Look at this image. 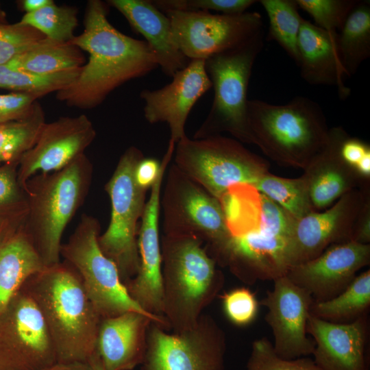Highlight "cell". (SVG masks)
Returning <instances> with one entry per match:
<instances>
[{"instance_id":"cell-12","label":"cell","mask_w":370,"mask_h":370,"mask_svg":"<svg viewBox=\"0 0 370 370\" xmlns=\"http://www.w3.org/2000/svg\"><path fill=\"white\" fill-rule=\"evenodd\" d=\"M56 362L43 317L22 287L0 313V370H42Z\"/></svg>"},{"instance_id":"cell-35","label":"cell","mask_w":370,"mask_h":370,"mask_svg":"<svg viewBox=\"0 0 370 370\" xmlns=\"http://www.w3.org/2000/svg\"><path fill=\"white\" fill-rule=\"evenodd\" d=\"M77 13L74 7L58 6L52 1L36 12L25 14L18 23L37 29L48 38L71 42L77 26Z\"/></svg>"},{"instance_id":"cell-43","label":"cell","mask_w":370,"mask_h":370,"mask_svg":"<svg viewBox=\"0 0 370 370\" xmlns=\"http://www.w3.org/2000/svg\"><path fill=\"white\" fill-rule=\"evenodd\" d=\"M368 153L369 145L363 140L348 135L343 141L341 147V155L343 160L355 168L356 165Z\"/></svg>"},{"instance_id":"cell-21","label":"cell","mask_w":370,"mask_h":370,"mask_svg":"<svg viewBox=\"0 0 370 370\" xmlns=\"http://www.w3.org/2000/svg\"><path fill=\"white\" fill-rule=\"evenodd\" d=\"M287 240L262 231L232 236L217 260L227 267L240 280L253 284L258 280H273L285 275L289 269Z\"/></svg>"},{"instance_id":"cell-38","label":"cell","mask_w":370,"mask_h":370,"mask_svg":"<svg viewBox=\"0 0 370 370\" xmlns=\"http://www.w3.org/2000/svg\"><path fill=\"white\" fill-rule=\"evenodd\" d=\"M45 36L37 29L18 22L0 25V66L5 65Z\"/></svg>"},{"instance_id":"cell-32","label":"cell","mask_w":370,"mask_h":370,"mask_svg":"<svg viewBox=\"0 0 370 370\" xmlns=\"http://www.w3.org/2000/svg\"><path fill=\"white\" fill-rule=\"evenodd\" d=\"M253 186L281 206L295 220L315 212L306 184L301 176L286 178L268 172L262 175Z\"/></svg>"},{"instance_id":"cell-15","label":"cell","mask_w":370,"mask_h":370,"mask_svg":"<svg viewBox=\"0 0 370 370\" xmlns=\"http://www.w3.org/2000/svg\"><path fill=\"white\" fill-rule=\"evenodd\" d=\"M174 150L175 145L169 143L160 162L159 175L151 187L138 227V271L133 279L125 284L130 296L144 310L164 318L162 256L159 238L160 196L164 176L173 156Z\"/></svg>"},{"instance_id":"cell-13","label":"cell","mask_w":370,"mask_h":370,"mask_svg":"<svg viewBox=\"0 0 370 370\" xmlns=\"http://www.w3.org/2000/svg\"><path fill=\"white\" fill-rule=\"evenodd\" d=\"M164 14L171 23L174 42L190 60H206L240 47L264 31L256 12L239 14L171 10Z\"/></svg>"},{"instance_id":"cell-23","label":"cell","mask_w":370,"mask_h":370,"mask_svg":"<svg viewBox=\"0 0 370 370\" xmlns=\"http://www.w3.org/2000/svg\"><path fill=\"white\" fill-rule=\"evenodd\" d=\"M151 322L165 330L169 323L148 314L130 311L102 319L97 352L104 370H132L140 365L147 349L148 328Z\"/></svg>"},{"instance_id":"cell-26","label":"cell","mask_w":370,"mask_h":370,"mask_svg":"<svg viewBox=\"0 0 370 370\" xmlns=\"http://www.w3.org/2000/svg\"><path fill=\"white\" fill-rule=\"evenodd\" d=\"M107 2L121 13L136 32L143 36L164 75L172 77L187 66L190 60L174 42L169 18L151 0H109Z\"/></svg>"},{"instance_id":"cell-11","label":"cell","mask_w":370,"mask_h":370,"mask_svg":"<svg viewBox=\"0 0 370 370\" xmlns=\"http://www.w3.org/2000/svg\"><path fill=\"white\" fill-rule=\"evenodd\" d=\"M225 334L210 315L201 314L184 332L169 334L154 322L139 370H224Z\"/></svg>"},{"instance_id":"cell-24","label":"cell","mask_w":370,"mask_h":370,"mask_svg":"<svg viewBox=\"0 0 370 370\" xmlns=\"http://www.w3.org/2000/svg\"><path fill=\"white\" fill-rule=\"evenodd\" d=\"M230 236L262 231L288 239L295 219L254 186L230 187L219 201Z\"/></svg>"},{"instance_id":"cell-4","label":"cell","mask_w":370,"mask_h":370,"mask_svg":"<svg viewBox=\"0 0 370 370\" xmlns=\"http://www.w3.org/2000/svg\"><path fill=\"white\" fill-rule=\"evenodd\" d=\"M203 242L190 235L160 239L163 314L175 333L193 328L224 284Z\"/></svg>"},{"instance_id":"cell-34","label":"cell","mask_w":370,"mask_h":370,"mask_svg":"<svg viewBox=\"0 0 370 370\" xmlns=\"http://www.w3.org/2000/svg\"><path fill=\"white\" fill-rule=\"evenodd\" d=\"M269 20V38L277 42L296 62L297 38L303 18L296 0H261Z\"/></svg>"},{"instance_id":"cell-44","label":"cell","mask_w":370,"mask_h":370,"mask_svg":"<svg viewBox=\"0 0 370 370\" xmlns=\"http://www.w3.org/2000/svg\"><path fill=\"white\" fill-rule=\"evenodd\" d=\"M27 207L5 212H0V245L22 227L27 215Z\"/></svg>"},{"instance_id":"cell-28","label":"cell","mask_w":370,"mask_h":370,"mask_svg":"<svg viewBox=\"0 0 370 370\" xmlns=\"http://www.w3.org/2000/svg\"><path fill=\"white\" fill-rule=\"evenodd\" d=\"M84 62L82 50L70 42L45 37L5 65L16 70L50 74L80 68Z\"/></svg>"},{"instance_id":"cell-10","label":"cell","mask_w":370,"mask_h":370,"mask_svg":"<svg viewBox=\"0 0 370 370\" xmlns=\"http://www.w3.org/2000/svg\"><path fill=\"white\" fill-rule=\"evenodd\" d=\"M160 212L163 234L199 238L215 262L230 238L220 201L173 163L161 191Z\"/></svg>"},{"instance_id":"cell-19","label":"cell","mask_w":370,"mask_h":370,"mask_svg":"<svg viewBox=\"0 0 370 370\" xmlns=\"http://www.w3.org/2000/svg\"><path fill=\"white\" fill-rule=\"evenodd\" d=\"M170 83L156 90H143L144 116L151 124L166 123L170 140L177 143L186 136L185 125L192 108L212 88L204 60H191Z\"/></svg>"},{"instance_id":"cell-42","label":"cell","mask_w":370,"mask_h":370,"mask_svg":"<svg viewBox=\"0 0 370 370\" xmlns=\"http://www.w3.org/2000/svg\"><path fill=\"white\" fill-rule=\"evenodd\" d=\"M37 99L35 96L24 92L0 94V124L23 118Z\"/></svg>"},{"instance_id":"cell-40","label":"cell","mask_w":370,"mask_h":370,"mask_svg":"<svg viewBox=\"0 0 370 370\" xmlns=\"http://www.w3.org/2000/svg\"><path fill=\"white\" fill-rule=\"evenodd\" d=\"M18 164L0 165V212L27 207L25 190L18 181Z\"/></svg>"},{"instance_id":"cell-18","label":"cell","mask_w":370,"mask_h":370,"mask_svg":"<svg viewBox=\"0 0 370 370\" xmlns=\"http://www.w3.org/2000/svg\"><path fill=\"white\" fill-rule=\"evenodd\" d=\"M369 262V244L351 241L332 245L317 257L291 267L286 276L314 301H325L344 291Z\"/></svg>"},{"instance_id":"cell-1","label":"cell","mask_w":370,"mask_h":370,"mask_svg":"<svg viewBox=\"0 0 370 370\" xmlns=\"http://www.w3.org/2000/svg\"><path fill=\"white\" fill-rule=\"evenodd\" d=\"M107 16L105 3L88 1L84 31L70 42L86 51L88 61L81 67L76 79L56 95L68 106L82 109L97 107L116 88L159 67L145 40L121 33Z\"/></svg>"},{"instance_id":"cell-46","label":"cell","mask_w":370,"mask_h":370,"mask_svg":"<svg viewBox=\"0 0 370 370\" xmlns=\"http://www.w3.org/2000/svg\"><path fill=\"white\" fill-rule=\"evenodd\" d=\"M352 241L362 244L370 242V197L365 202L357 219Z\"/></svg>"},{"instance_id":"cell-29","label":"cell","mask_w":370,"mask_h":370,"mask_svg":"<svg viewBox=\"0 0 370 370\" xmlns=\"http://www.w3.org/2000/svg\"><path fill=\"white\" fill-rule=\"evenodd\" d=\"M370 306V271L356 275L338 295L321 301H314L310 314L333 323H348L367 313Z\"/></svg>"},{"instance_id":"cell-48","label":"cell","mask_w":370,"mask_h":370,"mask_svg":"<svg viewBox=\"0 0 370 370\" xmlns=\"http://www.w3.org/2000/svg\"><path fill=\"white\" fill-rule=\"evenodd\" d=\"M53 0H23L20 1L21 8L27 13H33L51 3Z\"/></svg>"},{"instance_id":"cell-2","label":"cell","mask_w":370,"mask_h":370,"mask_svg":"<svg viewBox=\"0 0 370 370\" xmlns=\"http://www.w3.org/2000/svg\"><path fill=\"white\" fill-rule=\"evenodd\" d=\"M23 287L45 321L58 362H89L97 352L101 317L77 271L60 262L30 277Z\"/></svg>"},{"instance_id":"cell-3","label":"cell","mask_w":370,"mask_h":370,"mask_svg":"<svg viewBox=\"0 0 370 370\" xmlns=\"http://www.w3.org/2000/svg\"><path fill=\"white\" fill-rule=\"evenodd\" d=\"M247 121L250 144L284 166L304 169L329 138L321 106L306 97L283 105L249 99Z\"/></svg>"},{"instance_id":"cell-37","label":"cell","mask_w":370,"mask_h":370,"mask_svg":"<svg viewBox=\"0 0 370 370\" xmlns=\"http://www.w3.org/2000/svg\"><path fill=\"white\" fill-rule=\"evenodd\" d=\"M359 1L358 0H296L299 8L308 13L317 27L338 32Z\"/></svg>"},{"instance_id":"cell-7","label":"cell","mask_w":370,"mask_h":370,"mask_svg":"<svg viewBox=\"0 0 370 370\" xmlns=\"http://www.w3.org/2000/svg\"><path fill=\"white\" fill-rule=\"evenodd\" d=\"M173 164L219 201L230 187L254 185L269 172L268 162L235 138L222 135L195 139L186 135L177 143Z\"/></svg>"},{"instance_id":"cell-33","label":"cell","mask_w":370,"mask_h":370,"mask_svg":"<svg viewBox=\"0 0 370 370\" xmlns=\"http://www.w3.org/2000/svg\"><path fill=\"white\" fill-rule=\"evenodd\" d=\"M81 67L50 74H38L0 66V88L24 92L37 99L69 86L77 77Z\"/></svg>"},{"instance_id":"cell-16","label":"cell","mask_w":370,"mask_h":370,"mask_svg":"<svg viewBox=\"0 0 370 370\" xmlns=\"http://www.w3.org/2000/svg\"><path fill=\"white\" fill-rule=\"evenodd\" d=\"M273 282L259 304L267 309L265 320L273 332L275 353L285 359L312 354L315 343L307 336L306 330L314 301L311 294L286 275Z\"/></svg>"},{"instance_id":"cell-27","label":"cell","mask_w":370,"mask_h":370,"mask_svg":"<svg viewBox=\"0 0 370 370\" xmlns=\"http://www.w3.org/2000/svg\"><path fill=\"white\" fill-rule=\"evenodd\" d=\"M45 267L24 225L0 245V313L26 281Z\"/></svg>"},{"instance_id":"cell-25","label":"cell","mask_w":370,"mask_h":370,"mask_svg":"<svg viewBox=\"0 0 370 370\" xmlns=\"http://www.w3.org/2000/svg\"><path fill=\"white\" fill-rule=\"evenodd\" d=\"M338 33L325 31L303 18L297 38L298 61L301 77L312 85L336 86L345 99L350 89L338 48Z\"/></svg>"},{"instance_id":"cell-5","label":"cell","mask_w":370,"mask_h":370,"mask_svg":"<svg viewBox=\"0 0 370 370\" xmlns=\"http://www.w3.org/2000/svg\"><path fill=\"white\" fill-rule=\"evenodd\" d=\"M92 170L84 153L60 170L32 176L23 187L24 228L45 267L60 262L62 234L86 199Z\"/></svg>"},{"instance_id":"cell-17","label":"cell","mask_w":370,"mask_h":370,"mask_svg":"<svg viewBox=\"0 0 370 370\" xmlns=\"http://www.w3.org/2000/svg\"><path fill=\"white\" fill-rule=\"evenodd\" d=\"M96 137L91 121L85 114L63 116L45 123L34 146L21 158L18 177L23 188L38 173L60 170L85 153Z\"/></svg>"},{"instance_id":"cell-22","label":"cell","mask_w":370,"mask_h":370,"mask_svg":"<svg viewBox=\"0 0 370 370\" xmlns=\"http://www.w3.org/2000/svg\"><path fill=\"white\" fill-rule=\"evenodd\" d=\"M348 135L341 127L330 128L326 145L304 169L301 177L315 211L330 207L346 193L369 185V180L341 157V144Z\"/></svg>"},{"instance_id":"cell-30","label":"cell","mask_w":370,"mask_h":370,"mask_svg":"<svg viewBox=\"0 0 370 370\" xmlns=\"http://www.w3.org/2000/svg\"><path fill=\"white\" fill-rule=\"evenodd\" d=\"M338 33V48L347 76L370 56V4L359 1Z\"/></svg>"},{"instance_id":"cell-9","label":"cell","mask_w":370,"mask_h":370,"mask_svg":"<svg viewBox=\"0 0 370 370\" xmlns=\"http://www.w3.org/2000/svg\"><path fill=\"white\" fill-rule=\"evenodd\" d=\"M100 228L95 217L83 214L68 241L62 244L60 256L77 271L101 319L135 311L167 322L144 310L130 296L116 266L99 247Z\"/></svg>"},{"instance_id":"cell-47","label":"cell","mask_w":370,"mask_h":370,"mask_svg":"<svg viewBox=\"0 0 370 370\" xmlns=\"http://www.w3.org/2000/svg\"><path fill=\"white\" fill-rule=\"evenodd\" d=\"M42 370H93L89 362H56Z\"/></svg>"},{"instance_id":"cell-14","label":"cell","mask_w":370,"mask_h":370,"mask_svg":"<svg viewBox=\"0 0 370 370\" xmlns=\"http://www.w3.org/2000/svg\"><path fill=\"white\" fill-rule=\"evenodd\" d=\"M370 197L369 185L354 189L323 212L295 220L286 247L288 267L312 260L330 246L352 241L357 219Z\"/></svg>"},{"instance_id":"cell-20","label":"cell","mask_w":370,"mask_h":370,"mask_svg":"<svg viewBox=\"0 0 370 370\" xmlns=\"http://www.w3.org/2000/svg\"><path fill=\"white\" fill-rule=\"evenodd\" d=\"M307 333L315 343L313 360L323 370H370L367 313L348 323H333L310 314Z\"/></svg>"},{"instance_id":"cell-31","label":"cell","mask_w":370,"mask_h":370,"mask_svg":"<svg viewBox=\"0 0 370 370\" xmlns=\"http://www.w3.org/2000/svg\"><path fill=\"white\" fill-rule=\"evenodd\" d=\"M45 113L36 101L23 118L0 124V165L17 162L35 144L45 123Z\"/></svg>"},{"instance_id":"cell-36","label":"cell","mask_w":370,"mask_h":370,"mask_svg":"<svg viewBox=\"0 0 370 370\" xmlns=\"http://www.w3.org/2000/svg\"><path fill=\"white\" fill-rule=\"evenodd\" d=\"M246 370H323L313 359L301 357L285 359L275 352L273 343L267 338L255 340L247 360Z\"/></svg>"},{"instance_id":"cell-41","label":"cell","mask_w":370,"mask_h":370,"mask_svg":"<svg viewBox=\"0 0 370 370\" xmlns=\"http://www.w3.org/2000/svg\"><path fill=\"white\" fill-rule=\"evenodd\" d=\"M258 2L254 0H170L171 10L184 12H210L214 10L223 14L233 15L244 13Z\"/></svg>"},{"instance_id":"cell-50","label":"cell","mask_w":370,"mask_h":370,"mask_svg":"<svg viewBox=\"0 0 370 370\" xmlns=\"http://www.w3.org/2000/svg\"><path fill=\"white\" fill-rule=\"evenodd\" d=\"M5 23H8L6 20V14L0 6V25Z\"/></svg>"},{"instance_id":"cell-6","label":"cell","mask_w":370,"mask_h":370,"mask_svg":"<svg viewBox=\"0 0 370 370\" xmlns=\"http://www.w3.org/2000/svg\"><path fill=\"white\" fill-rule=\"evenodd\" d=\"M264 31L240 47L205 60L214 89L210 110L193 138L230 134L250 144L247 130V90L254 62L263 48Z\"/></svg>"},{"instance_id":"cell-8","label":"cell","mask_w":370,"mask_h":370,"mask_svg":"<svg viewBox=\"0 0 370 370\" xmlns=\"http://www.w3.org/2000/svg\"><path fill=\"white\" fill-rule=\"evenodd\" d=\"M144 158L138 148L128 147L105 186L110 199L111 215L98 243L102 252L116 266L124 285L136 276L140 265L138 222L145 209L147 189L138 184L135 171Z\"/></svg>"},{"instance_id":"cell-49","label":"cell","mask_w":370,"mask_h":370,"mask_svg":"<svg viewBox=\"0 0 370 370\" xmlns=\"http://www.w3.org/2000/svg\"><path fill=\"white\" fill-rule=\"evenodd\" d=\"M93 370H104L98 354L95 355L89 362Z\"/></svg>"},{"instance_id":"cell-45","label":"cell","mask_w":370,"mask_h":370,"mask_svg":"<svg viewBox=\"0 0 370 370\" xmlns=\"http://www.w3.org/2000/svg\"><path fill=\"white\" fill-rule=\"evenodd\" d=\"M161 164L152 158H144L138 164L135 171V177L138 184L145 188H151L156 182Z\"/></svg>"},{"instance_id":"cell-39","label":"cell","mask_w":370,"mask_h":370,"mask_svg":"<svg viewBox=\"0 0 370 370\" xmlns=\"http://www.w3.org/2000/svg\"><path fill=\"white\" fill-rule=\"evenodd\" d=\"M221 297L225 314L234 325H247L257 317L260 304L248 288H234L224 293Z\"/></svg>"}]
</instances>
